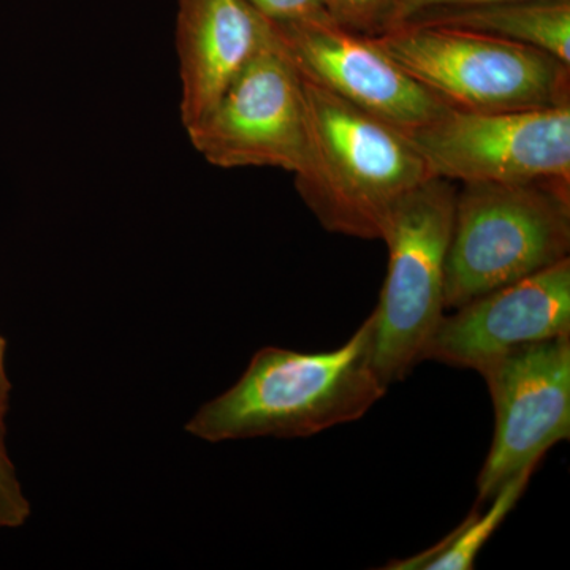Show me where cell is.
Here are the masks:
<instances>
[{"mask_svg": "<svg viewBox=\"0 0 570 570\" xmlns=\"http://www.w3.org/2000/svg\"><path fill=\"white\" fill-rule=\"evenodd\" d=\"M442 317L423 362L480 373L513 348L570 335V258Z\"/></svg>", "mask_w": 570, "mask_h": 570, "instance_id": "cell-10", "label": "cell"}, {"mask_svg": "<svg viewBox=\"0 0 570 570\" xmlns=\"http://www.w3.org/2000/svg\"><path fill=\"white\" fill-rule=\"evenodd\" d=\"M455 198V183L430 178L396 205L385 228L387 276L371 317L373 363L387 387L423 362L445 316V266Z\"/></svg>", "mask_w": 570, "mask_h": 570, "instance_id": "cell-5", "label": "cell"}, {"mask_svg": "<svg viewBox=\"0 0 570 570\" xmlns=\"http://www.w3.org/2000/svg\"><path fill=\"white\" fill-rule=\"evenodd\" d=\"M434 178L570 183V105L517 111L448 108L407 132Z\"/></svg>", "mask_w": 570, "mask_h": 570, "instance_id": "cell-6", "label": "cell"}, {"mask_svg": "<svg viewBox=\"0 0 570 570\" xmlns=\"http://www.w3.org/2000/svg\"><path fill=\"white\" fill-rule=\"evenodd\" d=\"M479 374L494 406L493 444L478 479L483 504L570 438V335L513 348Z\"/></svg>", "mask_w": 570, "mask_h": 570, "instance_id": "cell-8", "label": "cell"}, {"mask_svg": "<svg viewBox=\"0 0 570 570\" xmlns=\"http://www.w3.org/2000/svg\"><path fill=\"white\" fill-rule=\"evenodd\" d=\"M404 24L485 33L538 48L570 66V0H502L434 11Z\"/></svg>", "mask_w": 570, "mask_h": 570, "instance_id": "cell-12", "label": "cell"}, {"mask_svg": "<svg viewBox=\"0 0 570 570\" xmlns=\"http://www.w3.org/2000/svg\"><path fill=\"white\" fill-rule=\"evenodd\" d=\"M303 91L307 156L296 193L330 234L382 242L396 205L434 176L403 130L306 78Z\"/></svg>", "mask_w": 570, "mask_h": 570, "instance_id": "cell-2", "label": "cell"}, {"mask_svg": "<svg viewBox=\"0 0 570 570\" xmlns=\"http://www.w3.org/2000/svg\"><path fill=\"white\" fill-rule=\"evenodd\" d=\"M7 340L0 333V428L6 430V419L10 411L11 382L7 373Z\"/></svg>", "mask_w": 570, "mask_h": 570, "instance_id": "cell-18", "label": "cell"}, {"mask_svg": "<svg viewBox=\"0 0 570 570\" xmlns=\"http://www.w3.org/2000/svg\"><path fill=\"white\" fill-rule=\"evenodd\" d=\"M539 464H531L509 479L490 499V508L482 512L480 502L474 505L463 523L450 532L448 538L425 551L406 558L390 561L382 569L387 570H471L475 568L480 550L491 535L504 523L513 508L530 485L532 474Z\"/></svg>", "mask_w": 570, "mask_h": 570, "instance_id": "cell-13", "label": "cell"}, {"mask_svg": "<svg viewBox=\"0 0 570 570\" xmlns=\"http://www.w3.org/2000/svg\"><path fill=\"white\" fill-rule=\"evenodd\" d=\"M400 0H325L330 18L358 36L377 37L393 24Z\"/></svg>", "mask_w": 570, "mask_h": 570, "instance_id": "cell-14", "label": "cell"}, {"mask_svg": "<svg viewBox=\"0 0 570 570\" xmlns=\"http://www.w3.org/2000/svg\"><path fill=\"white\" fill-rule=\"evenodd\" d=\"M371 39L455 110L517 111L570 105V66L528 45L422 24L396 26Z\"/></svg>", "mask_w": 570, "mask_h": 570, "instance_id": "cell-4", "label": "cell"}, {"mask_svg": "<svg viewBox=\"0 0 570 570\" xmlns=\"http://www.w3.org/2000/svg\"><path fill=\"white\" fill-rule=\"evenodd\" d=\"M493 2H502V0H400L392 28L415 20V18L423 17V14L434 13V11Z\"/></svg>", "mask_w": 570, "mask_h": 570, "instance_id": "cell-17", "label": "cell"}, {"mask_svg": "<svg viewBox=\"0 0 570 570\" xmlns=\"http://www.w3.org/2000/svg\"><path fill=\"white\" fill-rule=\"evenodd\" d=\"M272 24L277 45L303 78L403 132L426 126L449 108L371 37L335 22Z\"/></svg>", "mask_w": 570, "mask_h": 570, "instance_id": "cell-9", "label": "cell"}, {"mask_svg": "<svg viewBox=\"0 0 570 570\" xmlns=\"http://www.w3.org/2000/svg\"><path fill=\"white\" fill-rule=\"evenodd\" d=\"M570 183H469L456 190L445 309L569 257Z\"/></svg>", "mask_w": 570, "mask_h": 570, "instance_id": "cell-3", "label": "cell"}, {"mask_svg": "<svg viewBox=\"0 0 570 570\" xmlns=\"http://www.w3.org/2000/svg\"><path fill=\"white\" fill-rule=\"evenodd\" d=\"M272 39V21L249 0H178L176 55L184 130L212 110Z\"/></svg>", "mask_w": 570, "mask_h": 570, "instance_id": "cell-11", "label": "cell"}, {"mask_svg": "<svg viewBox=\"0 0 570 570\" xmlns=\"http://www.w3.org/2000/svg\"><path fill=\"white\" fill-rule=\"evenodd\" d=\"M250 3L275 24L292 22H333L326 11L325 0H249Z\"/></svg>", "mask_w": 570, "mask_h": 570, "instance_id": "cell-16", "label": "cell"}, {"mask_svg": "<svg viewBox=\"0 0 570 570\" xmlns=\"http://www.w3.org/2000/svg\"><path fill=\"white\" fill-rule=\"evenodd\" d=\"M373 363V317L330 352L268 346L243 376L186 423L190 436L223 444L254 438H311L356 422L387 393Z\"/></svg>", "mask_w": 570, "mask_h": 570, "instance_id": "cell-1", "label": "cell"}, {"mask_svg": "<svg viewBox=\"0 0 570 570\" xmlns=\"http://www.w3.org/2000/svg\"><path fill=\"white\" fill-rule=\"evenodd\" d=\"M195 151L214 167H305L307 121L303 78L273 39L247 62L212 110L186 129Z\"/></svg>", "mask_w": 570, "mask_h": 570, "instance_id": "cell-7", "label": "cell"}, {"mask_svg": "<svg viewBox=\"0 0 570 570\" xmlns=\"http://www.w3.org/2000/svg\"><path fill=\"white\" fill-rule=\"evenodd\" d=\"M32 515V505L26 497L17 468L6 445V430L0 428V531L18 530Z\"/></svg>", "mask_w": 570, "mask_h": 570, "instance_id": "cell-15", "label": "cell"}]
</instances>
